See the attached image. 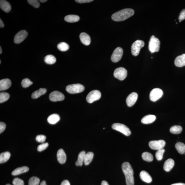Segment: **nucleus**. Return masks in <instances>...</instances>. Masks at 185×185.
Returning <instances> with one entry per match:
<instances>
[{"label": "nucleus", "mask_w": 185, "mask_h": 185, "mask_svg": "<svg viewBox=\"0 0 185 185\" xmlns=\"http://www.w3.org/2000/svg\"><path fill=\"white\" fill-rule=\"evenodd\" d=\"M134 13L133 9L130 8L125 9L113 14L112 15L111 18L115 21H122L132 16Z\"/></svg>", "instance_id": "obj_1"}, {"label": "nucleus", "mask_w": 185, "mask_h": 185, "mask_svg": "<svg viewBox=\"0 0 185 185\" xmlns=\"http://www.w3.org/2000/svg\"><path fill=\"white\" fill-rule=\"evenodd\" d=\"M122 169L125 176L127 185H134V172L130 163L124 162L122 165Z\"/></svg>", "instance_id": "obj_2"}, {"label": "nucleus", "mask_w": 185, "mask_h": 185, "mask_svg": "<svg viewBox=\"0 0 185 185\" xmlns=\"http://www.w3.org/2000/svg\"><path fill=\"white\" fill-rule=\"evenodd\" d=\"M160 41L158 38L152 36L150 38L149 42L148 48L151 53L158 52L159 51L160 46Z\"/></svg>", "instance_id": "obj_3"}, {"label": "nucleus", "mask_w": 185, "mask_h": 185, "mask_svg": "<svg viewBox=\"0 0 185 185\" xmlns=\"http://www.w3.org/2000/svg\"><path fill=\"white\" fill-rule=\"evenodd\" d=\"M85 88L83 85L80 84H74L68 85L66 87V90L70 94L80 93L84 90Z\"/></svg>", "instance_id": "obj_4"}, {"label": "nucleus", "mask_w": 185, "mask_h": 185, "mask_svg": "<svg viewBox=\"0 0 185 185\" xmlns=\"http://www.w3.org/2000/svg\"><path fill=\"white\" fill-rule=\"evenodd\" d=\"M145 43L142 40H137L132 44L131 50L133 55L137 56L139 54L141 48L144 46Z\"/></svg>", "instance_id": "obj_5"}, {"label": "nucleus", "mask_w": 185, "mask_h": 185, "mask_svg": "<svg viewBox=\"0 0 185 185\" xmlns=\"http://www.w3.org/2000/svg\"><path fill=\"white\" fill-rule=\"evenodd\" d=\"M113 129L118 131L125 135L128 136L131 134L130 129L126 125L120 123H115L112 125Z\"/></svg>", "instance_id": "obj_6"}, {"label": "nucleus", "mask_w": 185, "mask_h": 185, "mask_svg": "<svg viewBox=\"0 0 185 185\" xmlns=\"http://www.w3.org/2000/svg\"><path fill=\"white\" fill-rule=\"evenodd\" d=\"M101 94L100 91L94 90L90 92L87 95L86 100L88 103H92L94 101L99 100L101 98Z\"/></svg>", "instance_id": "obj_7"}, {"label": "nucleus", "mask_w": 185, "mask_h": 185, "mask_svg": "<svg viewBox=\"0 0 185 185\" xmlns=\"http://www.w3.org/2000/svg\"><path fill=\"white\" fill-rule=\"evenodd\" d=\"M113 75L115 78L123 81L125 79L127 76V70L123 67H119L115 70Z\"/></svg>", "instance_id": "obj_8"}, {"label": "nucleus", "mask_w": 185, "mask_h": 185, "mask_svg": "<svg viewBox=\"0 0 185 185\" xmlns=\"http://www.w3.org/2000/svg\"><path fill=\"white\" fill-rule=\"evenodd\" d=\"M163 94V92L161 89L155 88L150 92L149 98L150 100L153 102H156L160 99Z\"/></svg>", "instance_id": "obj_9"}, {"label": "nucleus", "mask_w": 185, "mask_h": 185, "mask_svg": "<svg viewBox=\"0 0 185 185\" xmlns=\"http://www.w3.org/2000/svg\"><path fill=\"white\" fill-rule=\"evenodd\" d=\"M123 54V49L118 47L114 50L111 56V60L113 62H117L121 60Z\"/></svg>", "instance_id": "obj_10"}, {"label": "nucleus", "mask_w": 185, "mask_h": 185, "mask_svg": "<svg viewBox=\"0 0 185 185\" xmlns=\"http://www.w3.org/2000/svg\"><path fill=\"white\" fill-rule=\"evenodd\" d=\"M165 144V141L163 140L152 141L149 143V147L151 149L157 150L163 148Z\"/></svg>", "instance_id": "obj_11"}, {"label": "nucleus", "mask_w": 185, "mask_h": 185, "mask_svg": "<svg viewBox=\"0 0 185 185\" xmlns=\"http://www.w3.org/2000/svg\"><path fill=\"white\" fill-rule=\"evenodd\" d=\"M50 100L53 102H57L64 100V96L62 92L58 91H55L51 92L49 95Z\"/></svg>", "instance_id": "obj_12"}, {"label": "nucleus", "mask_w": 185, "mask_h": 185, "mask_svg": "<svg viewBox=\"0 0 185 185\" xmlns=\"http://www.w3.org/2000/svg\"><path fill=\"white\" fill-rule=\"evenodd\" d=\"M28 36L27 31L21 30L19 31L15 35L14 41L16 44H20Z\"/></svg>", "instance_id": "obj_13"}, {"label": "nucleus", "mask_w": 185, "mask_h": 185, "mask_svg": "<svg viewBox=\"0 0 185 185\" xmlns=\"http://www.w3.org/2000/svg\"><path fill=\"white\" fill-rule=\"evenodd\" d=\"M138 94L136 92H132L128 96L126 99L127 105L129 107H132L137 102Z\"/></svg>", "instance_id": "obj_14"}, {"label": "nucleus", "mask_w": 185, "mask_h": 185, "mask_svg": "<svg viewBox=\"0 0 185 185\" xmlns=\"http://www.w3.org/2000/svg\"><path fill=\"white\" fill-rule=\"evenodd\" d=\"M11 85V82L8 78L2 79L0 81V90L8 89Z\"/></svg>", "instance_id": "obj_15"}, {"label": "nucleus", "mask_w": 185, "mask_h": 185, "mask_svg": "<svg viewBox=\"0 0 185 185\" xmlns=\"http://www.w3.org/2000/svg\"><path fill=\"white\" fill-rule=\"evenodd\" d=\"M58 161L61 164H64L65 163L67 159L66 155L64 150L60 149L58 151L57 154Z\"/></svg>", "instance_id": "obj_16"}, {"label": "nucleus", "mask_w": 185, "mask_h": 185, "mask_svg": "<svg viewBox=\"0 0 185 185\" xmlns=\"http://www.w3.org/2000/svg\"><path fill=\"white\" fill-rule=\"evenodd\" d=\"M174 64L176 66L179 67L185 66V54L176 57L174 60Z\"/></svg>", "instance_id": "obj_17"}, {"label": "nucleus", "mask_w": 185, "mask_h": 185, "mask_svg": "<svg viewBox=\"0 0 185 185\" xmlns=\"http://www.w3.org/2000/svg\"><path fill=\"white\" fill-rule=\"evenodd\" d=\"M0 7L3 11L7 13H9L11 9L10 3L5 0H1L0 1Z\"/></svg>", "instance_id": "obj_18"}, {"label": "nucleus", "mask_w": 185, "mask_h": 185, "mask_svg": "<svg viewBox=\"0 0 185 185\" xmlns=\"http://www.w3.org/2000/svg\"><path fill=\"white\" fill-rule=\"evenodd\" d=\"M80 41L83 44L88 46L90 44V38L89 36L86 33L83 32L81 33L80 35Z\"/></svg>", "instance_id": "obj_19"}, {"label": "nucleus", "mask_w": 185, "mask_h": 185, "mask_svg": "<svg viewBox=\"0 0 185 185\" xmlns=\"http://www.w3.org/2000/svg\"><path fill=\"white\" fill-rule=\"evenodd\" d=\"M156 119V117L155 115H149L143 117L141 121L144 124H149L153 123Z\"/></svg>", "instance_id": "obj_20"}, {"label": "nucleus", "mask_w": 185, "mask_h": 185, "mask_svg": "<svg viewBox=\"0 0 185 185\" xmlns=\"http://www.w3.org/2000/svg\"><path fill=\"white\" fill-rule=\"evenodd\" d=\"M140 178L143 181L147 183L151 182L152 179L149 174L145 171H142L139 174Z\"/></svg>", "instance_id": "obj_21"}, {"label": "nucleus", "mask_w": 185, "mask_h": 185, "mask_svg": "<svg viewBox=\"0 0 185 185\" xmlns=\"http://www.w3.org/2000/svg\"><path fill=\"white\" fill-rule=\"evenodd\" d=\"M174 162L172 158H169L165 162L164 165V169L167 172H169L174 167Z\"/></svg>", "instance_id": "obj_22"}, {"label": "nucleus", "mask_w": 185, "mask_h": 185, "mask_svg": "<svg viewBox=\"0 0 185 185\" xmlns=\"http://www.w3.org/2000/svg\"><path fill=\"white\" fill-rule=\"evenodd\" d=\"M29 170V168L27 166H23L19 167L15 169L12 172V174L13 176H17L19 174L27 172Z\"/></svg>", "instance_id": "obj_23"}, {"label": "nucleus", "mask_w": 185, "mask_h": 185, "mask_svg": "<svg viewBox=\"0 0 185 185\" xmlns=\"http://www.w3.org/2000/svg\"><path fill=\"white\" fill-rule=\"evenodd\" d=\"M59 115L57 114H53L48 117V121L50 124L54 125L56 123L60 120Z\"/></svg>", "instance_id": "obj_24"}, {"label": "nucleus", "mask_w": 185, "mask_h": 185, "mask_svg": "<svg viewBox=\"0 0 185 185\" xmlns=\"http://www.w3.org/2000/svg\"><path fill=\"white\" fill-rule=\"evenodd\" d=\"M85 152L84 151H82L78 155V160L76 162V166H82L83 165L84 161V158L85 154Z\"/></svg>", "instance_id": "obj_25"}, {"label": "nucleus", "mask_w": 185, "mask_h": 185, "mask_svg": "<svg viewBox=\"0 0 185 185\" xmlns=\"http://www.w3.org/2000/svg\"><path fill=\"white\" fill-rule=\"evenodd\" d=\"M94 153L92 152H88L85 153L84 158V163L85 165H89L91 163L94 157Z\"/></svg>", "instance_id": "obj_26"}, {"label": "nucleus", "mask_w": 185, "mask_h": 185, "mask_svg": "<svg viewBox=\"0 0 185 185\" xmlns=\"http://www.w3.org/2000/svg\"><path fill=\"white\" fill-rule=\"evenodd\" d=\"M80 17L76 15H68L64 17V20L66 22L74 23L80 20Z\"/></svg>", "instance_id": "obj_27"}, {"label": "nucleus", "mask_w": 185, "mask_h": 185, "mask_svg": "<svg viewBox=\"0 0 185 185\" xmlns=\"http://www.w3.org/2000/svg\"><path fill=\"white\" fill-rule=\"evenodd\" d=\"M47 90L45 88H40L39 90L33 92L32 94V97L33 99H36L40 97V96L46 93Z\"/></svg>", "instance_id": "obj_28"}, {"label": "nucleus", "mask_w": 185, "mask_h": 185, "mask_svg": "<svg viewBox=\"0 0 185 185\" xmlns=\"http://www.w3.org/2000/svg\"><path fill=\"white\" fill-rule=\"evenodd\" d=\"M10 153L8 151L5 152L0 154V163H4L9 160Z\"/></svg>", "instance_id": "obj_29"}, {"label": "nucleus", "mask_w": 185, "mask_h": 185, "mask_svg": "<svg viewBox=\"0 0 185 185\" xmlns=\"http://www.w3.org/2000/svg\"><path fill=\"white\" fill-rule=\"evenodd\" d=\"M175 147L178 152L180 154L185 153V145L181 142H177L175 145Z\"/></svg>", "instance_id": "obj_30"}, {"label": "nucleus", "mask_w": 185, "mask_h": 185, "mask_svg": "<svg viewBox=\"0 0 185 185\" xmlns=\"http://www.w3.org/2000/svg\"><path fill=\"white\" fill-rule=\"evenodd\" d=\"M44 61L47 64H52L55 63L56 61V59L54 56L49 55H47L45 57Z\"/></svg>", "instance_id": "obj_31"}, {"label": "nucleus", "mask_w": 185, "mask_h": 185, "mask_svg": "<svg viewBox=\"0 0 185 185\" xmlns=\"http://www.w3.org/2000/svg\"><path fill=\"white\" fill-rule=\"evenodd\" d=\"M142 158L143 160L146 161L151 162L153 160V157L151 153L145 152L142 153Z\"/></svg>", "instance_id": "obj_32"}, {"label": "nucleus", "mask_w": 185, "mask_h": 185, "mask_svg": "<svg viewBox=\"0 0 185 185\" xmlns=\"http://www.w3.org/2000/svg\"><path fill=\"white\" fill-rule=\"evenodd\" d=\"M182 127L180 125H174L170 129V131L172 134H179L182 131Z\"/></svg>", "instance_id": "obj_33"}, {"label": "nucleus", "mask_w": 185, "mask_h": 185, "mask_svg": "<svg viewBox=\"0 0 185 185\" xmlns=\"http://www.w3.org/2000/svg\"><path fill=\"white\" fill-rule=\"evenodd\" d=\"M57 47L58 50L62 52L67 51L69 48L68 44L64 42L59 43L57 45Z\"/></svg>", "instance_id": "obj_34"}, {"label": "nucleus", "mask_w": 185, "mask_h": 185, "mask_svg": "<svg viewBox=\"0 0 185 185\" xmlns=\"http://www.w3.org/2000/svg\"><path fill=\"white\" fill-rule=\"evenodd\" d=\"M10 95L6 92H1L0 93V103H1L6 102L9 99Z\"/></svg>", "instance_id": "obj_35"}, {"label": "nucleus", "mask_w": 185, "mask_h": 185, "mask_svg": "<svg viewBox=\"0 0 185 185\" xmlns=\"http://www.w3.org/2000/svg\"><path fill=\"white\" fill-rule=\"evenodd\" d=\"M165 151V150L164 148H162L161 149H158L157 151L155 154V156L157 160H161L163 158V154Z\"/></svg>", "instance_id": "obj_36"}, {"label": "nucleus", "mask_w": 185, "mask_h": 185, "mask_svg": "<svg viewBox=\"0 0 185 185\" xmlns=\"http://www.w3.org/2000/svg\"><path fill=\"white\" fill-rule=\"evenodd\" d=\"M40 182V179L36 177H31L29 179V185H39Z\"/></svg>", "instance_id": "obj_37"}, {"label": "nucleus", "mask_w": 185, "mask_h": 185, "mask_svg": "<svg viewBox=\"0 0 185 185\" xmlns=\"http://www.w3.org/2000/svg\"><path fill=\"white\" fill-rule=\"evenodd\" d=\"M32 82L28 78H25L23 80L21 83L22 86L24 88H27L32 85Z\"/></svg>", "instance_id": "obj_38"}, {"label": "nucleus", "mask_w": 185, "mask_h": 185, "mask_svg": "<svg viewBox=\"0 0 185 185\" xmlns=\"http://www.w3.org/2000/svg\"><path fill=\"white\" fill-rule=\"evenodd\" d=\"M27 1L29 4L32 5L34 8H39L40 6L39 1L37 0H28Z\"/></svg>", "instance_id": "obj_39"}, {"label": "nucleus", "mask_w": 185, "mask_h": 185, "mask_svg": "<svg viewBox=\"0 0 185 185\" xmlns=\"http://www.w3.org/2000/svg\"><path fill=\"white\" fill-rule=\"evenodd\" d=\"M48 143H44L38 145L37 148L38 151H42L45 150L48 147Z\"/></svg>", "instance_id": "obj_40"}, {"label": "nucleus", "mask_w": 185, "mask_h": 185, "mask_svg": "<svg viewBox=\"0 0 185 185\" xmlns=\"http://www.w3.org/2000/svg\"><path fill=\"white\" fill-rule=\"evenodd\" d=\"M13 185H24V182L22 180L16 178L13 180Z\"/></svg>", "instance_id": "obj_41"}, {"label": "nucleus", "mask_w": 185, "mask_h": 185, "mask_svg": "<svg viewBox=\"0 0 185 185\" xmlns=\"http://www.w3.org/2000/svg\"><path fill=\"white\" fill-rule=\"evenodd\" d=\"M46 136L43 135H38L36 137V140L39 143H43L46 140Z\"/></svg>", "instance_id": "obj_42"}, {"label": "nucleus", "mask_w": 185, "mask_h": 185, "mask_svg": "<svg viewBox=\"0 0 185 185\" xmlns=\"http://www.w3.org/2000/svg\"><path fill=\"white\" fill-rule=\"evenodd\" d=\"M185 19V9H183L181 11L179 17V22H180L181 21Z\"/></svg>", "instance_id": "obj_43"}, {"label": "nucleus", "mask_w": 185, "mask_h": 185, "mask_svg": "<svg viewBox=\"0 0 185 185\" xmlns=\"http://www.w3.org/2000/svg\"><path fill=\"white\" fill-rule=\"evenodd\" d=\"M6 127V125L4 123L1 122L0 123V133H2L5 130Z\"/></svg>", "instance_id": "obj_44"}, {"label": "nucleus", "mask_w": 185, "mask_h": 185, "mask_svg": "<svg viewBox=\"0 0 185 185\" xmlns=\"http://www.w3.org/2000/svg\"><path fill=\"white\" fill-rule=\"evenodd\" d=\"M93 1V0H76L75 1L76 2L80 3H88Z\"/></svg>", "instance_id": "obj_45"}, {"label": "nucleus", "mask_w": 185, "mask_h": 185, "mask_svg": "<svg viewBox=\"0 0 185 185\" xmlns=\"http://www.w3.org/2000/svg\"><path fill=\"white\" fill-rule=\"evenodd\" d=\"M60 185H70V184L68 181L64 180L61 183Z\"/></svg>", "instance_id": "obj_46"}, {"label": "nucleus", "mask_w": 185, "mask_h": 185, "mask_svg": "<svg viewBox=\"0 0 185 185\" xmlns=\"http://www.w3.org/2000/svg\"><path fill=\"white\" fill-rule=\"evenodd\" d=\"M4 24L3 23L2 20H1V19H0V27L3 28L4 27Z\"/></svg>", "instance_id": "obj_47"}, {"label": "nucleus", "mask_w": 185, "mask_h": 185, "mask_svg": "<svg viewBox=\"0 0 185 185\" xmlns=\"http://www.w3.org/2000/svg\"><path fill=\"white\" fill-rule=\"evenodd\" d=\"M101 185H109L107 181H103L101 183Z\"/></svg>", "instance_id": "obj_48"}, {"label": "nucleus", "mask_w": 185, "mask_h": 185, "mask_svg": "<svg viewBox=\"0 0 185 185\" xmlns=\"http://www.w3.org/2000/svg\"><path fill=\"white\" fill-rule=\"evenodd\" d=\"M171 185H185V184L182 183H178L176 184H173Z\"/></svg>", "instance_id": "obj_49"}, {"label": "nucleus", "mask_w": 185, "mask_h": 185, "mask_svg": "<svg viewBox=\"0 0 185 185\" xmlns=\"http://www.w3.org/2000/svg\"><path fill=\"white\" fill-rule=\"evenodd\" d=\"M40 185H47L46 182L44 180L40 184Z\"/></svg>", "instance_id": "obj_50"}, {"label": "nucleus", "mask_w": 185, "mask_h": 185, "mask_svg": "<svg viewBox=\"0 0 185 185\" xmlns=\"http://www.w3.org/2000/svg\"><path fill=\"white\" fill-rule=\"evenodd\" d=\"M40 2H41L42 3H44L47 1V0H40Z\"/></svg>", "instance_id": "obj_51"}, {"label": "nucleus", "mask_w": 185, "mask_h": 185, "mask_svg": "<svg viewBox=\"0 0 185 185\" xmlns=\"http://www.w3.org/2000/svg\"><path fill=\"white\" fill-rule=\"evenodd\" d=\"M2 53V48L1 47H0V54H1Z\"/></svg>", "instance_id": "obj_52"}, {"label": "nucleus", "mask_w": 185, "mask_h": 185, "mask_svg": "<svg viewBox=\"0 0 185 185\" xmlns=\"http://www.w3.org/2000/svg\"><path fill=\"white\" fill-rule=\"evenodd\" d=\"M6 185H11L10 184H6Z\"/></svg>", "instance_id": "obj_53"}, {"label": "nucleus", "mask_w": 185, "mask_h": 185, "mask_svg": "<svg viewBox=\"0 0 185 185\" xmlns=\"http://www.w3.org/2000/svg\"><path fill=\"white\" fill-rule=\"evenodd\" d=\"M1 61H0V64H1Z\"/></svg>", "instance_id": "obj_54"}]
</instances>
